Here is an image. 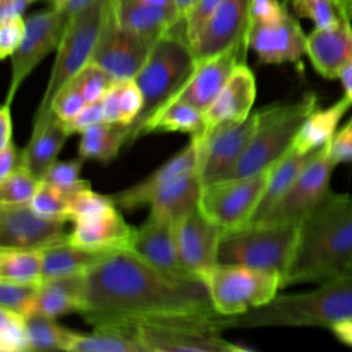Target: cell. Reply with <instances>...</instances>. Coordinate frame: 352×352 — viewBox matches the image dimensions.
<instances>
[{
    "mask_svg": "<svg viewBox=\"0 0 352 352\" xmlns=\"http://www.w3.org/2000/svg\"><path fill=\"white\" fill-rule=\"evenodd\" d=\"M70 132L66 125L51 113L43 122L32 126L28 144L22 148L23 165L40 180L48 168L58 160Z\"/></svg>",
    "mask_w": 352,
    "mask_h": 352,
    "instance_id": "484cf974",
    "label": "cell"
},
{
    "mask_svg": "<svg viewBox=\"0 0 352 352\" xmlns=\"http://www.w3.org/2000/svg\"><path fill=\"white\" fill-rule=\"evenodd\" d=\"M294 12L308 18L315 28H329L349 18L338 0H292Z\"/></svg>",
    "mask_w": 352,
    "mask_h": 352,
    "instance_id": "b9f144b4",
    "label": "cell"
},
{
    "mask_svg": "<svg viewBox=\"0 0 352 352\" xmlns=\"http://www.w3.org/2000/svg\"><path fill=\"white\" fill-rule=\"evenodd\" d=\"M256 98V78L249 66L239 63L232 72L226 87L204 113L206 132L214 126L239 122L252 114ZM205 132V135H206ZM204 135V136H205Z\"/></svg>",
    "mask_w": 352,
    "mask_h": 352,
    "instance_id": "cb8c5ba5",
    "label": "cell"
},
{
    "mask_svg": "<svg viewBox=\"0 0 352 352\" xmlns=\"http://www.w3.org/2000/svg\"><path fill=\"white\" fill-rule=\"evenodd\" d=\"M223 228L195 209L175 223V236L183 267L195 278L208 279L217 267V249Z\"/></svg>",
    "mask_w": 352,
    "mask_h": 352,
    "instance_id": "2e32d148",
    "label": "cell"
},
{
    "mask_svg": "<svg viewBox=\"0 0 352 352\" xmlns=\"http://www.w3.org/2000/svg\"><path fill=\"white\" fill-rule=\"evenodd\" d=\"M338 80L342 84L344 95H346L352 100V62L340 73Z\"/></svg>",
    "mask_w": 352,
    "mask_h": 352,
    "instance_id": "6f0895ef",
    "label": "cell"
},
{
    "mask_svg": "<svg viewBox=\"0 0 352 352\" xmlns=\"http://www.w3.org/2000/svg\"><path fill=\"white\" fill-rule=\"evenodd\" d=\"M40 285L0 279V308L29 316L34 312Z\"/></svg>",
    "mask_w": 352,
    "mask_h": 352,
    "instance_id": "7bdbcfd3",
    "label": "cell"
},
{
    "mask_svg": "<svg viewBox=\"0 0 352 352\" xmlns=\"http://www.w3.org/2000/svg\"><path fill=\"white\" fill-rule=\"evenodd\" d=\"M30 206L40 214L67 220V195L48 183L41 182L37 192L30 201Z\"/></svg>",
    "mask_w": 352,
    "mask_h": 352,
    "instance_id": "f6af8a7d",
    "label": "cell"
},
{
    "mask_svg": "<svg viewBox=\"0 0 352 352\" xmlns=\"http://www.w3.org/2000/svg\"><path fill=\"white\" fill-rule=\"evenodd\" d=\"M103 121L129 126L143 104L142 92L135 80L114 81L102 98Z\"/></svg>",
    "mask_w": 352,
    "mask_h": 352,
    "instance_id": "836d02e7",
    "label": "cell"
},
{
    "mask_svg": "<svg viewBox=\"0 0 352 352\" xmlns=\"http://www.w3.org/2000/svg\"><path fill=\"white\" fill-rule=\"evenodd\" d=\"M103 121V104L102 99L96 102L87 103L70 121L63 122L70 132L73 133H82L89 126Z\"/></svg>",
    "mask_w": 352,
    "mask_h": 352,
    "instance_id": "f907efd6",
    "label": "cell"
},
{
    "mask_svg": "<svg viewBox=\"0 0 352 352\" xmlns=\"http://www.w3.org/2000/svg\"><path fill=\"white\" fill-rule=\"evenodd\" d=\"M129 250L165 274L195 278L183 267L176 245L175 223L165 217L148 212L144 223L135 228Z\"/></svg>",
    "mask_w": 352,
    "mask_h": 352,
    "instance_id": "ffe728a7",
    "label": "cell"
},
{
    "mask_svg": "<svg viewBox=\"0 0 352 352\" xmlns=\"http://www.w3.org/2000/svg\"><path fill=\"white\" fill-rule=\"evenodd\" d=\"M111 8L121 26L154 41L183 16L175 0H111Z\"/></svg>",
    "mask_w": 352,
    "mask_h": 352,
    "instance_id": "603a6c76",
    "label": "cell"
},
{
    "mask_svg": "<svg viewBox=\"0 0 352 352\" xmlns=\"http://www.w3.org/2000/svg\"><path fill=\"white\" fill-rule=\"evenodd\" d=\"M126 136L128 126L125 125L98 122L81 133L78 155L84 160L110 162L126 144Z\"/></svg>",
    "mask_w": 352,
    "mask_h": 352,
    "instance_id": "d6a6232c",
    "label": "cell"
},
{
    "mask_svg": "<svg viewBox=\"0 0 352 352\" xmlns=\"http://www.w3.org/2000/svg\"><path fill=\"white\" fill-rule=\"evenodd\" d=\"M12 143V117L11 104L3 103L0 109V148Z\"/></svg>",
    "mask_w": 352,
    "mask_h": 352,
    "instance_id": "db71d44e",
    "label": "cell"
},
{
    "mask_svg": "<svg viewBox=\"0 0 352 352\" xmlns=\"http://www.w3.org/2000/svg\"><path fill=\"white\" fill-rule=\"evenodd\" d=\"M30 351H70L76 331L59 324L55 318L33 314L26 316Z\"/></svg>",
    "mask_w": 352,
    "mask_h": 352,
    "instance_id": "8d00e7d4",
    "label": "cell"
},
{
    "mask_svg": "<svg viewBox=\"0 0 352 352\" xmlns=\"http://www.w3.org/2000/svg\"><path fill=\"white\" fill-rule=\"evenodd\" d=\"M197 63L182 16L155 40L144 65L133 78L142 92L143 104L138 118L128 126V146L142 136L144 124L176 98L194 73Z\"/></svg>",
    "mask_w": 352,
    "mask_h": 352,
    "instance_id": "277c9868",
    "label": "cell"
},
{
    "mask_svg": "<svg viewBox=\"0 0 352 352\" xmlns=\"http://www.w3.org/2000/svg\"><path fill=\"white\" fill-rule=\"evenodd\" d=\"M341 3V6L344 7L346 15L349 16V19L352 21V0H338Z\"/></svg>",
    "mask_w": 352,
    "mask_h": 352,
    "instance_id": "94428289",
    "label": "cell"
},
{
    "mask_svg": "<svg viewBox=\"0 0 352 352\" xmlns=\"http://www.w3.org/2000/svg\"><path fill=\"white\" fill-rule=\"evenodd\" d=\"M66 221L40 214L30 204H0V246L43 250L69 239Z\"/></svg>",
    "mask_w": 352,
    "mask_h": 352,
    "instance_id": "9a60e30c",
    "label": "cell"
},
{
    "mask_svg": "<svg viewBox=\"0 0 352 352\" xmlns=\"http://www.w3.org/2000/svg\"><path fill=\"white\" fill-rule=\"evenodd\" d=\"M0 351L28 352L30 351L26 316L0 308Z\"/></svg>",
    "mask_w": 352,
    "mask_h": 352,
    "instance_id": "60d3db41",
    "label": "cell"
},
{
    "mask_svg": "<svg viewBox=\"0 0 352 352\" xmlns=\"http://www.w3.org/2000/svg\"><path fill=\"white\" fill-rule=\"evenodd\" d=\"M72 352H146L133 333L120 327H94L89 334L76 333Z\"/></svg>",
    "mask_w": 352,
    "mask_h": 352,
    "instance_id": "e575fe53",
    "label": "cell"
},
{
    "mask_svg": "<svg viewBox=\"0 0 352 352\" xmlns=\"http://www.w3.org/2000/svg\"><path fill=\"white\" fill-rule=\"evenodd\" d=\"M110 6L111 0H94L69 18L32 126L51 114V103L58 91L91 62Z\"/></svg>",
    "mask_w": 352,
    "mask_h": 352,
    "instance_id": "8992f818",
    "label": "cell"
},
{
    "mask_svg": "<svg viewBox=\"0 0 352 352\" xmlns=\"http://www.w3.org/2000/svg\"><path fill=\"white\" fill-rule=\"evenodd\" d=\"M26 32V19L22 14L0 18V58L11 56L19 47Z\"/></svg>",
    "mask_w": 352,
    "mask_h": 352,
    "instance_id": "7dc6e473",
    "label": "cell"
},
{
    "mask_svg": "<svg viewBox=\"0 0 352 352\" xmlns=\"http://www.w3.org/2000/svg\"><path fill=\"white\" fill-rule=\"evenodd\" d=\"M82 307L84 274L43 280L38 286L33 314L56 319L70 312L80 314Z\"/></svg>",
    "mask_w": 352,
    "mask_h": 352,
    "instance_id": "f1b7e54d",
    "label": "cell"
},
{
    "mask_svg": "<svg viewBox=\"0 0 352 352\" xmlns=\"http://www.w3.org/2000/svg\"><path fill=\"white\" fill-rule=\"evenodd\" d=\"M36 0H0V18L14 14H23V11Z\"/></svg>",
    "mask_w": 352,
    "mask_h": 352,
    "instance_id": "9f6ffc18",
    "label": "cell"
},
{
    "mask_svg": "<svg viewBox=\"0 0 352 352\" xmlns=\"http://www.w3.org/2000/svg\"><path fill=\"white\" fill-rule=\"evenodd\" d=\"M206 285L216 312L235 316L270 302L282 289V276L243 265H217Z\"/></svg>",
    "mask_w": 352,
    "mask_h": 352,
    "instance_id": "9c48e42d",
    "label": "cell"
},
{
    "mask_svg": "<svg viewBox=\"0 0 352 352\" xmlns=\"http://www.w3.org/2000/svg\"><path fill=\"white\" fill-rule=\"evenodd\" d=\"M80 314L94 327L129 329L148 319L217 312L206 280L172 276L121 249L84 274Z\"/></svg>",
    "mask_w": 352,
    "mask_h": 352,
    "instance_id": "6da1fadb",
    "label": "cell"
},
{
    "mask_svg": "<svg viewBox=\"0 0 352 352\" xmlns=\"http://www.w3.org/2000/svg\"><path fill=\"white\" fill-rule=\"evenodd\" d=\"M334 337L348 346H352V319L341 320L329 329Z\"/></svg>",
    "mask_w": 352,
    "mask_h": 352,
    "instance_id": "11a10c76",
    "label": "cell"
},
{
    "mask_svg": "<svg viewBox=\"0 0 352 352\" xmlns=\"http://www.w3.org/2000/svg\"><path fill=\"white\" fill-rule=\"evenodd\" d=\"M157 131L188 133L190 139L201 140L206 132L205 116L186 102L172 100L144 124L142 136Z\"/></svg>",
    "mask_w": 352,
    "mask_h": 352,
    "instance_id": "1f68e13d",
    "label": "cell"
},
{
    "mask_svg": "<svg viewBox=\"0 0 352 352\" xmlns=\"http://www.w3.org/2000/svg\"><path fill=\"white\" fill-rule=\"evenodd\" d=\"M351 107L352 100L344 95L327 107L314 109L301 124L292 144V150L308 154L326 146L337 132L340 121Z\"/></svg>",
    "mask_w": 352,
    "mask_h": 352,
    "instance_id": "4316f807",
    "label": "cell"
},
{
    "mask_svg": "<svg viewBox=\"0 0 352 352\" xmlns=\"http://www.w3.org/2000/svg\"><path fill=\"white\" fill-rule=\"evenodd\" d=\"M47 1H50L51 6L56 7V8H60L66 3V0H47Z\"/></svg>",
    "mask_w": 352,
    "mask_h": 352,
    "instance_id": "6125c7cd",
    "label": "cell"
},
{
    "mask_svg": "<svg viewBox=\"0 0 352 352\" xmlns=\"http://www.w3.org/2000/svg\"><path fill=\"white\" fill-rule=\"evenodd\" d=\"M352 272V194L330 191L300 223L282 289L320 283Z\"/></svg>",
    "mask_w": 352,
    "mask_h": 352,
    "instance_id": "7a4b0ae2",
    "label": "cell"
},
{
    "mask_svg": "<svg viewBox=\"0 0 352 352\" xmlns=\"http://www.w3.org/2000/svg\"><path fill=\"white\" fill-rule=\"evenodd\" d=\"M23 165V151L15 143L0 148V180L6 179L10 173Z\"/></svg>",
    "mask_w": 352,
    "mask_h": 352,
    "instance_id": "816d5d0a",
    "label": "cell"
},
{
    "mask_svg": "<svg viewBox=\"0 0 352 352\" xmlns=\"http://www.w3.org/2000/svg\"><path fill=\"white\" fill-rule=\"evenodd\" d=\"M85 104L87 100L80 92V89L72 81H67L52 99L50 111L54 113L62 122H67Z\"/></svg>",
    "mask_w": 352,
    "mask_h": 352,
    "instance_id": "bcb514c9",
    "label": "cell"
},
{
    "mask_svg": "<svg viewBox=\"0 0 352 352\" xmlns=\"http://www.w3.org/2000/svg\"><path fill=\"white\" fill-rule=\"evenodd\" d=\"M271 169L202 186L201 212L223 230L249 223L263 197Z\"/></svg>",
    "mask_w": 352,
    "mask_h": 352,
    "instance_id": "30bf717a",
    "label": "cell"
},
{
    "mask_svg": "<svg viewBox=\"0 0 352 352\" xmlns=\"http://www.w3.org/2000/svg\"><path fill=\"white\" fill-rule=\"evenodd\" d=\"M258 113L239 122L223 124L212 128L198 146V175L202 186L230 179L245 155L256 132Z\"/></svg>",
    "mask_w": 352,
    "mask_h": 352,
    "instance_id": "8fae6325",
    "label": "cell"
},
{
    "mask_svg": "<svg viewBox=\"0 0 352 352\" xmlns=\"http://www.w3.org/2000/svg\"><path fill=\"white\" fill-rule=\"evenodd\" d=\"M352 319V272L318 283L312 290L275 296L270 302L235 316H224L223 327H324Z\"/></svg>",
    "mask_w": 352,
    "mask_h": 352,
    "instance_id": "3957f363",
    "label": "cell"
},
{
    "mask_svg": "<svg viewBox=\"0 0 352 352\" xmlns=\"http://www.w3.org/2000/svg\"><path fill=\"white\" fill-rule=\"evenodd\" d=\"M92 1L94 0H66V3L59 10H62L67 18H70L73 14H76L81 8L87 7Z\"/></svg>",
    "mask_w": 352,
    "mask_h": 352,
    "instance_id": "680465c9",
    "label": "cell"
},
{
    "mask_svg": "<svg viewBox=\"0 0 352 352\" xmlns=\"http://www.w3.org/2000/svg\"><path fill=\"white\" fill-rule=\"evenodd\" d=\"M202 183L198 170L183 173L160 190L150 201V212L173 223L199 208Z\"/></svg>",
    "mask_w": 352,
    "mask_h": 352,
    "instance_id": "83f0119b",
    "label": "cell"
},
{
    "mask_svg": "<svg viewBox=\"0 0 352 352\" xmlns=\"http://www.w3.org/2000/svg\"><path fill=\"white\" fill-rule=\"evenodd\" d=\"M146 352H241L221 337L223 315L164 316L129 329Z\"/></svg>",
    "mask_w": 352,
    "mask_h": 352,
    "instance_id": "ba28073f",
    "label": "cell"
},
{
    "mask_svg": "<svg viewBox=\"0 0 352 352\" xmlns=\"http://www.w3.org/2000/svg\"><path fill=\"white\" fill-rule=\"evenodd\" d=\"M114 209H117V206L110 195L95 192L89 187L67 195L66 219L74 223L82 219L109 213Z\"/></svg>",
    "mask_w": 352,
    "mask_h": 352,
    "instance_id": "74e56055",
    "label": "cell"
},
{
    "mask_svg": "<svg viewBox=\"0 0 352 352\" xmlns=\"http://www.w3.org/2000/svg\"><path fill=\"white\" fill-rule=\"evenodd\" d=\"M111 252L91 250L69 239L43 249V280L82 275Z\"/></svg>",
    "mask_w": 352,
    "mask_h": 352,
    "instance_id": "f546056e",
    "label": "cell"
},
{
    "mask_svg": "<svg viewBox=\"0 0 352 352\" xmlns=\"http://www.w3.org/2000/svg\"><path fill=\"white\" fill-rule=\"evenodd\" d=\"M84 158L80 155L67 161H55L48 170L44 173L41 182L48 183L56 188H59L66 195H70L78 190L89 188L91 183L80 177Z\"/></svg>",
    "mask_w": 352,
    "mask_h": 352,
    "instance_id": "ab89813d",
    "label": "cell"
},
{
    "mask_svg": "<svg viewBox=\"0 0 352 352\" xmlns=\"http://www.w3.org/2000/svg\"><path fill=\"white\" fill-rule=\"evenodd\" d=\"M286 10V6L279 0H253L250 10V23L276 18Z\"/></svg>",
    "mask_w": 352,
    "mask_h": 352,
    "instance_id": "f5cc1de1",
    "label": "cell"
},
{
    "mask_svg": "<svg viewBox=\"0 0 352 352\" xmlns=\"http://www.w3.org/2000/svg\"><path fill=\"white\" fill-rule=\"evenodd\" d=\"M307 55L324 78H338L352 62V25L349 18L329 28H315L307 36Z\"/></svg>",
    "mask_w": 352,
    "mask_h": 352,
    "instance_id": "7402d4cb",
    "label": "cell"
},
{
    "mask_svg": "<svg viewBox=\"0 0 352 352\" xmlns=\"http://www.w3.org/2000/svg\"><path fill=\"white\" fill-rule=\"evenodd\" d=\"M133 234L135 228L114 209L104 214L74 221V227L69 232V241L91 250L116 252L129 249Z\"/></svg>",
    "mask_w": 352,
    "mask_h": 352,
    "instance_id": "d4e9b609",
    "label": "cell"
},
{
    "mask_svg": "<svg viewBox=\"0 0 352 352\" xmlns=\"http://www.w3.org/2000/svg\"><path fill=\"white\" fill-rule=\"evenodd\" d=\"M248 47L261 63L296 62L307 55V36L286 8L276 18L252 22L248 33Z\"/></svg>",
    "mask_w": 352,
    "mask_h": 352,
    "instance_id": "e0dca14e",
    "label": "cell"
},
{
    "mask_svg": "<svg viewBox=\"0 0 352 352\" xmlns=\"http://www.w3.org/2000/svg\"><path fill=\"white\" fill-rule=\"evenodd\" d=\"M69 81H72L80 89L87 103L100 100L106 94V91L114 82L111 77L102 67H99L92 62L85 65Z\"/></svg>",
    "mask_w": 352,
    "mask_h": 352,
    "instance_id": "ee69618b",
    "label": "cell"
},
{
    "mask_svg": "<svg viewBox=\"0 0 352 352\" xmlns=\"http://www.w3.org/2000/svg\"><path fill=\"white\" fill-rule=\"evenodd\" d=\"M300 231L296 221H249L223 230L217 265H243L283 276L290 265Z\"/></svg>",
    "mask_w": 352,
    "mask_h": 352,
    "instance_id": "5b68a950",
    "label": "cell"
},
{
    "mask_svg": "<svg viewBox=\"0 0 352 352\" xmlns=\"http://www.w3.org/2000/svg\"><path fill=\"white\" fill-rule=\"evenodd\" d=\"M253 0H221L206 22L192 50L197 60L221 54L238 44L248 45L250 10Z\"/></svg>",
    "mask_w": 352,
    "mask_h": 352,
    "instance_id": "ac0fdd59",
    "label": "cell"
},
{
    "mask_svg": "<svg viewBox=\"0 0 352 352\" xmlns=\"http://www.w3.org/2000/svg\"><path fill=\"white\" fill-rule=\"evenodd\" d=\"M316 107V95L308 92L294 102L257 110L256 132L231 177L249 176L272 168L292 148L301 124Z\"/></svg>",
    "mask_w": 352,
    "mask_h": 352,
    "instance_id": "52a82bcc",
    "label": "cell"
},
{
    "mask_svg": "<svg viewBox=\"0 0 352 352\" xmlns=\"http://www.w3.org/2000/svg\"><path fill=\"white\" fill-rule=\"evenodd\" d=\"M326 147L329 157L336 165L352 162V117L342 128L337 129Z\"/></svg>",
    "mask_w": 352,
    "mask_h": 352,
    "instance_id": "681fc988",
    "label": "cell"
},
{
    "mask_svg": "<svg viewBox=\"0 0 352 352\" xmlns=\"http://www.w3.org/2000/svg\"><path fill=\"white\" fill-rule=\"evenodd\" d=\"M175 1H176V6H177L180 14L184 15V14L188 11V8L192 6V3H194L195 0H175Z\"/></svg>",
    "mask_w": 352,
    "mask_h": 352,
    "instance_id": "91938a15",
    "label": "cell"
},
{
    "mask_svg": "<svg viewBox=\"0 0 352 352\" xmlns=\"http://www.w3.org/2000/svg\"><path fill=\"white\" fill-rule=\"evenodd\" d=\"M0 279L40 285L43 250L0 246Z\"/></svg>",
    "mask_w": 352,
    "mask_h": 352,
    "instance_id": "d590c367",
    "label": "cell"
},
{
    "mask_svg": "<svg viewBox=\"0 0 352 352\" xmlns=\"http://www.w3.org/2000/svg\"><path fill=\"white\" fill-rule=\"evenodd\" d=\"M154 43V40L121 26L110 6L91 62L102 67L113 81L133 80Z\"/></svg>",
    "mask_w": 352,
    "mask_h": 352,
    "instance_id": "4fadbf2b",
    "label": "cell"
},
{
    "mask_svg": "<svg viewBox=\"0 0 352 352\" xmlns=\"http://www.w3.org/2000/svg\"><path fill=\"white\" fill-rule=\"evenodd\" d=\"M69 18L56 8L50 7L26 18V32L11 58L10 84L4 103L11 104L19 87L37 65L58 48Z\"/></svg>",
    "mask_w": 352,
    "mask_h": 352,
    "instance_id": "7c38bea8",
    "label": "cell"
},
{
    "mask_svg": "<svg viewBox=\"0 0 352 352\" xmlns=\"http://www.w3.org/2000/svg\"><path fill=\"white\" fill-rule=\"evenodd\" d=\"M197 169L198 146L194 139H190L183 148H180L147 177L126 188L113 192L110 197L117 208L122 210H133L139 206L148 205L151 198L176 177Z\"/></svg>",
    "mask_w": 352,
    "mask_h": 352,
    "instance_id": "44dd1931",
    "label": "cell"
},
{
    "mask_svg": "<svg viewBox=\"0 0 352 352\" xmlns=\"http://www.w3.org/2000/svg\"><path fill=\"white\" fill-rule=\"evenodd\" d=\"M41 180L25 165L0 180V204H30Z\"/></svg>",
    "mask_w": 352,
    "mask_h": 352,
    "instance_id": "f35d334b",
    "label": "cell"
},
{
    "mask_svg": "<svg viewBox=\"0 0 352 352\" xmlns=\"http://www.w3.org/2000/svg\"><path fill=\"white\" fill-rule=\"evenodd\" d=\"M248 50L246 44H238L221 54L198 60L194 73L173 100L186 102L205 113L220 95L235 67L245 62Z\"/></svg>",
    "mask_w": 352,
    "mask_h": 352,
    "instance_id": "d6986e66",
    "label": "cell"
},
{
    "mask_svg": "<svg viewBox=\"0 0 352 352\" xmlns=\"http://www.w3.org/2000/svg\"><path fill=\"white\" fill-rule=\"evenodd\" d=\"M318 151V150H316ZM316 151L301 154L294 150H289L271 169L268 183L263 192V197L258 202L254 214L250 221L263 220L268 212L275 206V204L283 197V194L289 190V187L294 183L301 170L307 166Z\"/></svg>",
    "mask_w": 352,
    "mask_h": 352,
    "instance_id": "4dcf8cb0",
    "label": "cell"
},
{
    "mask_svg": "<svg viewBox=\"0 0 352 352\" xmlns=\"http://www.w3.org/2000/svg\"><path fill=\"white\" fill-rule=\"evenodd\" d=\"M336 166L327 154V147L319 148L283 197L260 221L301 223L331 191L330 179Z\"/></svg>",
    "mask_w": 352,
    "mask_h": 352,
    "instance_id": "5bb4252c",
    "label": "cell"
},
{
    "mask_svg": "<svg viewBox=\"0 0 352 352\" xmlns=\"http://www.w3.org/2000/svg\"><path fill=\"white\" fill-rule=\"evenodd\" d=\"M220 1L221 0H195L188 11L183 15L186 33L191 44L198 37L206 22L210 19Z\"/></svg>",
    "mask_w": 352,
    "mask_h": 352,
    "instance_id": "c3c4849f",
    "label": "cell"
}]
</instances>
